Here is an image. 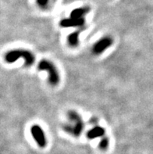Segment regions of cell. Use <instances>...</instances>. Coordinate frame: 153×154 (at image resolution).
I'll list each match as a JSON object with an SVG mask.
<instances>
[{
  "instance_id": "cell-1",
  "label": "cell",
  "mask_w": 153,
  "mask_h": 154,
  "mask_svg": "<svg viewBox=\"0 0 153 154\" xmlns=\"http://www.w3.org/2000/svg\"><path fill=\"white\" fill-rule=\"evenodd\" d=\"M66 117L68 121L63 125L64 131L73 136H80L84 129V122L81 117L74 110H69L66 113Z\"/></svg>"
},
{
  "instance_id": "cell-3",
  "label": "cell",
  "mask_w": 153,
  "mask_h": 154,
  "mask_svg": "<svg viewBox=\"0 0 153 154\" xmlns=\"http://www.w3.org/2000/svg\"><path fill=\"white\" fill-rule=\"evenodd\" d=\"M39 70H45L48 72L49 75V84L52 86L57 85L60 82V78L58 70L56 69L55 65L51 61L47 60H42L38 63Z\"/></svg>"
},
{
  "instance_id": "cell-4",
  "label": "cell",
  "mask_w": 153,
  "mask_h": 154,
  "mask_svg": "<svg viewBox=\"0 0 153 154\" xmlns=\"http://www.w3.org/2000/svg\"><path fill=\"white\" fill-rule=\"evenodd\" d=\"M113 40L109 36H105L96 42L92 47V53L95 55H99L106 50L112 45Z\"/></svg>"
},
{
  "instance_id": "cell-9",
  "label": "cell",
  "mask_w": 153,
  "mask_h": 154,
  "mask_svg": "<svg viewBox=\"0 0 153 154\" xmlns=\"http://www.w3.org/2000/svg\"><path fill=\"white\" fill-rule=\"evenodd\" d=\"M88 9L87 7L78 8L74 10L70 14V17L72 18H84L83 17L88 13Z\"/></svg>"
},
{
  "instance_id": "cell-6",
  "label": "cell",
  "mask_w": 153,
  "mask_h": 154,
  "mask_svg": "<svg viewBox=\"0 0 153 154\" xmlns=\"http://www.w3.org/2000/svg\"><path fill=\"white\" fill-rule=\"evenodd\" d=\"M84 18H67L63 19L60 21V24L62 27H81L84 24Z\"/></svg>"
},
{
  "instance_id": "cell-11",
  "label": "cell",
  "mask_w": 153,
  "mask_h": 154,
  "mask_svg": "<svg viewBox=\"0 0 153 154\" xmlns=\"http://www.w3.org/2000/svg\"><path fill=\"white\" fill-rule=\"evenodd\" d=\"M49 0H37V3L41 7H45L47 4L49 3Z\"/></svg>"
},
{
  "instance_id": "cell-2",
  "label": "cell",
  "mask_w": 153,
  "mask_h": 154,
  "mask_svg": "<svg viewBox=\"0 0 153 154\" xmlns=\"http://www.w3.org/2000/svg\"><path fill=\"white\" fill-rule=\"evenodd\" d=\"M20 58H23L25 61L26 66H31L34 64L35 57L31 52L26 49H15L8 52L5 56V60L7 63H14Z\"/></svg>"
},
{
  "instance_id": "cell-5",
  "label": "cell",
  "mask_w": 153,
  "mask_h": 154,
  "mask_svg": "<svg viewBox=\"0 0 153 154\" xmlns=\"http://www.w3.org/2000/svg\"><path fill=\"white\" fill-rule=\"evenodd\" d=\"M31 132L32 134L34 139L37 143V144L38 145L39 147L44 148V147L46 146L47 141L46 138H45V132L39 125H33L31 128Z\"/></svg>"
},
{
  "instance_id": "cell-10",
  "label": "cell",
  "mask_w": 153,
  "mask_h": 154,
  "mask_svg": "<svg viewBox=\"0 0 153 154\" xmlns=\"http://www.w3.org/2000/svg\"><path fill=\"white\" fill-rule=\"evenodd\" d=\"M109 139L107 137H103L102 140L100 141V143H99V147L100 149L102 150H106V149L108 148L109 146Z\"/></svg>"
},
{
  "instance_id": "cell-7",
  "label": "cell",
  "mask_w": 153,
  "mask_h": 154,
  "mask_svg": "<svg viewBox=\"0 0 153 154\" xmlns=\"http://www.w3.org/2000/svg\"><path fill=\"white\" fill-rule=\"evenodd\" d=\"M106 133V130L100 126H95L90 129L87 133V139H95L100 137H103Z\"/></svg>"
},
{
  "instance_id": "cell-8",
  "label": "cell",
  "mask_w": 153,
  "mask_h": 154,
  "mask_svg": "<svg viewBox=\"0 0 153 154\" xmlns=\"http://www.w3.org/2000/svg\"><path fill=\"white\" fill-rule=\"evenodd\" d=\"M79 33L80 31H76V32H73L70 35H68L67 42L69 45H70L71 47L78 46L79 44Z\"/></svg>"
}]
</instances>
